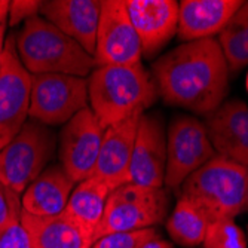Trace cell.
Listing matches in <instances>:
<instances>
[{
    "mask_svg": "<svg viewBox=\"0 0 248 248\" xmlns=\"http://www.w3.org/2000/svg\"><path fill=\"white\" fill-rule=\"evenodd\" d=\"M229 75L214 37L182 43L152 64V76L165 104L202 116L210 115L226 98Z\"/></svg>",
    "mask_w": 248,
    "mask_h": 248,
    "instance_id": "obj_1",
    "label": "cell"
},
{
    "mask_svg": "<svg viewBox=\"0 0 248 248\" xmlns=\"http://www.w3.org/2000/svg\"><path fill=\"white\" fill-rule=\"evenodd\" d=\"M159 98L152 73L143 64L95 67L88 79V100L103 129L141 115Z\"/></svg>",
    "mask_w": 248,
    "mask_h": 248,
    "instance_id": "obj_2",
    "label": "cell"
},
{
    "mask_svg": "<svg viewBox=\"0 0 248 248\" xmlns=\"http://www.w3.org/2000/svg\"><path fill=\"white\" fill-rule=\"evenodd\" d=\"M15 43L19 61L30 75L86 78L95 69L93 55L40 15L24 22Z\"/></svg>",
    "mask_w": 248,
    "mask_h": 248,
    "instance_id": "obj_3",
    "label": "cell"
},
{
    "mask_svg": "<svg viewBox=\"0 0 248 248\" xmlns=\"http://www.w3.org/2000/svg\"><path fill=\"white\" fill-rule=\"evenodd\" d=\"M248 168L216 155L190 174L177 196H183L207 217L217 221L247 211Z\"/></svg>",
    "mask_w": 248,
    "mask_h": 248,
    "instance_id": "obj_4",
    "label": "cell"
},
{
    "mask_svg": "<svg viewBox=\"0 0 248 248\" xmlns=\"http://www.w3.org/2000/svg\"><path fill=\"white\" fill-rule=\"evenodd\" d=\"M54 132L37 121H27L0 150V186L6 195L19 196L46 170L54 155Z\"/></svg>",
    "mask_w": 248,
    "mask_h": 248,
    "instance_id": "obj_5",
    "label": "cell"
},
{
    "mask_svg": "<svg viewBox=\"0 0 248 248\" xmlns=\"http://www.w3.org/2000/svg\"><path fill=\"white\" fill-rule=\"evenodd\" d=\"M171 204L165 187H146L134 183L124 185L107 198L104 216L95 231L94 242L108 233L157 228L168 218Z\"/></svg>",
    "mask_w": 248,
    "mask_h": 248,
    "instance_id": "obj_6",
    "label": "cell"
},
{
    "mask_svg": "<svg viewBox=\"0 0 248 248\" xmlns=\"http://www.w3.org/2000/svg\"><path fill=\"white\" fill-rule=\"evenodd\" d=\"M213 156H216V150L204 124L187 115L174 116L167 134L164 187L178 192L185 180L205 165Z\"/></svg>",
    "mask_w": 248,
    "mask_h": 248,
    "instance_id": "obj_7",
    "label": "cell"
},
{
    "mask_svg": "<svg viewBox=\"0 0 248 248\" xmlns=\"http://www.w3.org/2000/svg\"><path fill=\"white\" fill-rule=\"evenodd\" d=\"M88 79L69 75H31L29 116L46 126L65 125L88 107Z\"/></svg>",
    "mask_w": 248,
    "mask_h": 248,
    "instance_id": "obj_8",
    "label": "cell"
},
{
    "mask_svg": "<svg viewBox=\"0 0 248 248\" xmlns=\"http://www.w3.org/2000/svg\"><path fill=\"white\" fill-rule=\"evenodd\" d=\"M30 93L31 75L19 61L15 36H9L0 62V150L27 122Z\"/></svg>",
    "mask_w": 248,
    "mask_h": 248,
    "instance_id": "obj_9",
    "label": "cell"
},
{
    "mask_svg": "<svg viewBox=\"0 0 248 248\" xmlns=\"http://www.w3.org/2000/svg\"><path fill=\"white\" fill-rule=\"evenodd\" d=\"M141 45L128 16L124 0H101L95 67L135 65L141 62Z\"/></svg>",
    "mask_w": 248,
    "mask_h": 248,
    "instance_id": "obj_10",
    "label": "cell"
},
{
    "mask_svg": "<svg viewBox=\"0 0 248 248\" xmlns=\"http://www.w3.org/2000/svg\"><path fill=\"white\" fill-rule=\"evenodd\" d=\"M104 129L86 107L67 122L60 134V165L78 185L94 175Z\"/></svg>",
    "mask_w": 248,
    "mask_h": 248,
    "instance_id": "obj_11",
    "label": "cell"
},
{
    "mask_svg": "<svg viewBox=\"0 0 248 248\" xmlns=\"http://www.w3.org/2000/svg\"><path fill=\"white\" fill-rule=\"evenodd\" d=\"M167 168V132L157 113H143L135 135L129 165V183L164 187Z\"/></svg>",
    "mask_w": 248,
    "mask_h": 248,
    "instance_id": "obj_12",
    "label": "cell"
},
{
    "mask_svg": "<svg viewBox=\"0 0 248 248\" xmlns=\"http://www.w3.org/2000/svg\"><path fill=\"white\" fill-rule=\"evenodd\" d=\"M216 155L248 168V106L242 100L223 101L204 116Z\"/></svg>",
    "mask_w": 248,
    "mask_h": 248,
    "instance_id": "obj_13",
    "label": "cell"
},
{
    "mask_svg": "<svg viewBox=\"0 0 248 248\" xmlns=\"http://www.w3.org/2000/svg\"><path fill=\"white\" fill-rule=\"evenodd\" d=\"M131 24L141 45V54L153 58L177 34L175 0H124Z\"/></svg>",
    "mask_w": 248,
    "mask_h": 248,
    "instance_id": "obj_14",
    "label": "cell"
},
{
    "mask_svg": "<svg viewBox=\"0 0 248 248\" xmlns=\"http://www.w3.org/2000/svg\"><path fill=\"white\" fill-rule=\"evenodd\" d=\"M141 115H134L104 129L94 177L111 190L129 183V165Z\"/></svg>",
    "mask_w": 248,
    "mask_h": 248,
    "instance_id": "obj_15",
    "label": "cell"
},
{
    "mask_svg": "<svg viewBox=\"0 0 248 248\" xmlns=\"http://www.w3.org/2000/svg\"><path fill=\"white\" fill-rule=\"evenodd\" d=\"M100 9L101 0H45L40 16L94 57Z\"/></svg>",
    "mask_w": 248,
    "mask_h": 248,
    "instance_id": "obj_16",
    "label": "cell"
},
{
    "mask_svg": "<svg viewBox=\"0 0 248 248\" xmlns=\"http://www.w3.org/2000/svg\"><path fill=\"white\" fill-rule=\"evenodd\" d=\"M242 0H183L178 3L177 37L183 43L218 34Z\"/></svg>",
    "mask_w": 248,
    "mask_h": 248,
    "instance_id": "obj_17",
    "label": "cell"
},
{
    "mask_svg": "<svg viewBox=\"0 0 248 248\" xmlns=\"http://www.w3.org/2000/svg\"><path fill=\"white\" fill-rule=\"evenodd\" d=\"M75 186L60 164L48 167L21 195V211L36 217L58 216L64 211Z\"/></svg>",
    "mask_w": 248,
    "mask_h": 248,
    "instance_id": "obj_18",
    "label": "cell"
},
{
    "mask_svg": "<svg viewBox=\"0 0 248 248\" xmlns=\"http://www.w3.org/2000/svg\"><path fill=\"white\" fill-rule=\"evenodd\" d=\"M30 248H91L94 236L64 213L51 217H36L21 211Z\"/></svg>",
    "mask_w": 248,
    "mask_h": 248,
    "instance_id": "obj_19",
    "label": "cell"
},
{
    "mask_svg": "<svg viewBox=\"0 0 248 248\" xmlns=\"http://www.w3.org/2000/svg\"><path fill=\"white\" fill-rule=\"evenodd\" d=\"M110 193L111 189L93 175L75 186L62 213L94 236L103 220L106 202Z\"/></svg>",
    "mask_w": 248,
    "mask_h": 248,
    "instance_id": "obj_20",
    "label": "cell"
},
{
    "mask_svg": "<svg viewBox=\"0 0 248 248\" xmlns=\"http://www.w3.org/2000/svg\"><path fill=\"white\" fill-rule=\"evenodd\" d=\"M210 221L190 201L178 196L172 213L167 218V232L171 239L186 248L202 244Z\"/></svg>",
    "mask_w": 248,
    "mask_h": 248,
    "instance_id": "obj_21",
    "label": "cell"
},
{
    "mask_svg": "<svg viewBox=\"0 0 248 248\" xmlns=\"http://www.w3.org/2000/svg\"><path fill=\"white\" fill-rule=\"evenodd\" d=\"M229 73L235 75L248 64V2L233 14L217 39Z\"/></svg>",
    "mask_w": 248,
    "mask_h": 248,
    "instance_id": "obj_22",
    "label": "cell"
},
{
    "mask_svg": "<svg viewBox=\"0 0 248 248\" xmlns=\"http://www.w3.org/2000/svg\"><path fill=\"white\" fill-rule=\"evenodd\" d=\"M202 245L204 248H247V239L233 218H223L208 224Z\"/></svg>",
    "mask_w": 248,
    "mask_h": 248,
    "instance_id": "obj_23",
    "label": "cell"
},
{
    "mask_svg": "<svg viewBox=\"0 0 248 248\" xmlns=\"http://www.w3.org/2000/svg\"><path fill=\"white\" fill-rule=\"evenodd\" d=\"M9 216L0 226V248H30L26 228L21 223V199L6 195Z\"/></svg>",
    "mask_w": 248,
    "mask_h": 248,
    "instance_id": "obj_24",
    "label": "cell"
},
{
    "mask_svg": "<svg viewBox=\"0 0 248 248\" xmlns=\"http://www.w3.org/2000/svg\"><path fill=\"white\" fill-rule=\"evenodd\" d=\"M156 238H162V233L157 228L129 232H115L98 238L91 248H141L144 244Z\"/></svg>",
    "mask_w": 248,
    "mask_h": 248,
    "instance_id": "obj_25",
    "label": "cell"
},
{
    "mask_svg": "<svg viewBox=\"0 0 248 248\" xmlns=\"http://www.w3.org/2000/svg\"><path fill=\"white\" fill-rule=\"evenodd\" d=\"M40 5L42 2L36 0H14L9 3V24L16 26L22 21H27L40 15Z\"/></svg>",
    "mask_w": 248,
    "mask_h": 248,
    "instance_id": "obj_26",
    "label": "cell"
},
{
    "mask_svg": "<svg viewBox=\"0 0 248 248\" xmlns=\"http://www.w3.org/2000/svg\"><path fill=\"white\" fill-rule=\"evenodd\" d=\"M8 216H9V202H8L5 190L0 186V226L5 223Z\"/></svg>",
    "mask_w": 248,
    "mask_h": 248,
    "instance_id": "obj_27",
    "label": "cell"
},
{
    "mask_svg": "<svg viewBox=\"0 0 248 248\" xmlns=\"http://www.w3.org/2000/svg\"><path fill=\"white\" fill-rule=\"evenodd\" d=\"M141 248H174V245H172L170 241H167V239L156 238V239H153V241L144 244Z\"/></svg>",
    "mask_w": 248,
    "mask_h": 248,
    "instance_id": "obj_28",
    "label": "cell"
},
{
    "mask_svg": "<svg viewBox=\"0 0 248 248\" xmlns=\"http://www.w3.org/2000/svg\"><path fill=\"white\" fill-rule=\"evenodd\" d=\"M9 3L8 0H0V24H5V21L9 14Z\"/></svg>",
    "mask_w": 248,
    "mask_h": 248,
    "instance_id": "obj_29",
    "label": "cell"
},
{
    "mask_svg": "<svg viewBox=\"0 0 248 248\" xmlns=\"http://www.w3.org/2000/svg\"><path fill=\"white\" fill-rule=\"evenodd\" d=\"M5 29H6V22L5 24H0V62H2V54L5 46Z\"/></svg>",
    "mask_w": 248,
    "mask_h": 248,
    "instance_id": "obj_30",
    "label": "cell"
},
{
    "mask_svg": "<svg viewBox=\"0 0 248 248\" xmlns=\"http://www.w3.org/2000/svg\"><path fill=\"white\" fill-rule=\"evenodd\" d=\"M247 211H248V177H247Z\"/></svg>",
    "mask_w": 248,
    "mask_h": 248,
    "instance_id": "obj_31",
    "label": "cell"
},
{
    "mask_svg": "<svg viewBox=\"0 0 248 248\" xmlns=\"http://www.w3.org/2000/svg\"><path fill=\"white\" fill-rule=\"evenodd\" d=\"M245 85H247V91H248V75H247V80H245Z\"/></svg>",
    "mask_w": 248,
    "mask_h": 248,
    "instance_id": "obj_32",
    "label": "cell"
}]
</instances>
